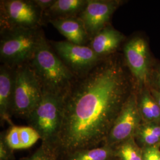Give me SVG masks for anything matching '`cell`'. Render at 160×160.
<instances>
[{
  "label": "cell",
  "mask_w": 160,
  "mask_h": 160,
  "mask_svg": "<svg viewBox=\"0 0 160 160\" xmlns=\"http://www.w3.org/2000/svg\"><path fill=\"white\" fill-rule=\"evenodd\" d=\"M1 138L12 150L29 148L40 139L39 134L30 126H17L13 124L4 133Z\"/></svg>",
  "instance_id": "13"
},
{
  "label": "cell",
  "mask_w": 160,
  "mask_h": 160,
  "mask_svg": "<svg viewBox=\"0 0 160 160\" xmlns=\"http://www.w3.org/2000/svg\"><path fill=\"white\" fill-rule=\"evenodd\" d=\"M22 160H58V157L54 149L42 143L32 154Z\"/></svg>",
  "instance_id": "20"
},
{
  "label": "cell",
  "mask_w": 160,
  "mask_h": 160,
  "mask_svg": "<svg viewBox=\"0 0 160 160\" xmlns=\"http://www.w3.org/2000/svg\"><path fill=\"white\" fill-rule=\"evenodd\" d=\"M45 36L41 28L0 31L1 64L14 68L28 64Z\"/></svg>",
  "instance_id": "3"
},
{
  "label": "cell",
  "mask_w": 160,
  "mask_h": 160,
  "mask_svg": "<svg viewBox=\"0 0 160 160\" xmlns=\"http://www.w3.org/2000/svg\"><path fill=\"white\" fill-rule=\"evenodd\" d=\"M143 160H160V145L142 148Z\"/></svg>",
  "instance_id": "22"
},
{
  "label": "cell",
  "mask_w": 160,
  "mask_h": 160,
  "mask_svg": "<svg viewBox=\"0 0 160 160\" xmlns=\"http://www.w3.org/2000/svg\"><path fill=\"white\" fill-rule=\"evenodd\" d=\"M147 86L160 91V61L155 59L150 74Z\"/></svg>",
  "instance_id": "21"
},
{
  "label": "cell",
  "mask_w": 160,
  "mask_h": 160,
  "mask_svg": "<svg viewBox=\"0 0 160 160\" xmlns=\"http://www.w3.org/2000/svg\"><path fill=\"white\" fill-rule=\"evenodd\" d=\"M14 151L10 148L3 140L0 139V160H13L14 159Z\"/></svg>",
  "instance_id": "23"
},
{
  "label": "cell",
  "mask_w": 160,
  "mask_h": 160,
  "mask_svg": "<svg viewBox=\"0 0 160 160\" xmlns=\"http://www.w3.org/2000/svg\"><path fill=\"white\" fill-rule=\"evenodd\" d=\"M116 160L114 148L101 145L90 149L75 151L65 155L58 160Z\"/></svg>",
  "instance_id": "17"
},
{
  "label": "cell",
  "mask_w": 160,
  "mask_h": 160,
  "mask_svg": "<svg viewBox=\"0 0 160 160\" xmlns=\"http://www.w3.org/2000/svg\"><path fill=\"white\" fill-rule=\"evenodd\" d=\"M55 0H33V2L36 4L43 12L49 9Z\"/></svg>",
  "instance_id": "24"
},
{
  "label": "cell",
  "mask_w": 160,
  "mask_h": 160,
  "mask_svg": "<svg viewBox=\"0 0 160 160\" xmlns=\"http://www.w3.org/2000/svg\"><path fill=\"white\" fill-rule=\"evenodd\" d=\"M28 64L39 82L43 94L63 96L77 78L58 57L45 36Z\"/></svg>",
  "instance_id": "2"
},
{
  "label": "cell",
  "mask_w": 160,
  "mask_h": 160,
  "mask_svg": "<svg viewBox=\"0 0 160 160\" xmlns=\"http://www.w3.org/2000/svg\"><path fill=\"white\" fill-rule=\"evenodd\" d=\"M142 123L137 104V90L133 92L124 104L103 145L113 148L134 137Z\"/></svg>",
  "instance_id": "9"
},
{
  "label": "cell",
  "mask_w": 160,
  "mask_h": 160,
  "mask_svg": "<svg viewBox=\"0 0 160 160\" xmlns=\"http://www.w3.org/2000/svg\"><path fill=\"white\" fill-rule=\"evenodd\" d=\"M150 92L151 93V94L152 95V96L155 100V101L157 102V103L158 104L159 108L160 109V90H157L156 89H154L153 88H151L148 87Z\"/></svg>",
  "instance_id": "25"
},
{
  "label": "cell",
  "mask_w": 160,
  "mask_h": 160,
  "mask_svg": "<svg viewBox=\"0 0 160 160\" xmlns=\"http://www.w3.org/2000/svg\"><path fill=\"white\" fill-rule=\"evenodd\" d=\"M43 14L33 0H1L0 31L41 28Z\"/></svg>",
  "instance_id": "7"
},
{
  "label": "cell",
  "mask_w": 160,
  "mask_h": 160,
  "mask_svg": "<svg viewBox=\"0 0 160 160\" xmlns=\"http://www.w3.org/2000/svg\"><path fill=\"white\" fill-rule=\"evenodd\" d=\"M137 90L118 52L77 77L63 97L62 122L55 150L58 159L75 151L103 145L128 99Z\"/></svg>",
  "instance_id": "1"
},
{
  "label": "cell",
  "mask_w": 160,
  "mask_h": 160,
  "mask_svg": "<svg viewBox=\"0 0 160 160\" xmlns=\"http://www.w3.org/2000/svg\"><path fill=\"white\" fill-rule=\"evenodd\" d=\"M63 97L43 94L39 103L26 119L29 126L39 134L42 143L54 150L62 125Z\"/></svg>",
  "instance_id": "4"
},
{
  "label": "cell",
  "mask_w": 160,
  "mask_h": 160,
  "mask_svg": "<svg viewBox=\"0 0 160 160\" xmlns=\"http://www.w3.org/2000/svg\"><path fill=\"white\" fill-rule=\"evenodd\" d=\"M138 108L142 122L160 125V109L148 86L137 90Z\"/></svg>",
  "instance_id": "16"
},
{
  "label": "cell",
  "mask_w": 160,
  "mask_h": 160,
  "mask_svg": "<svg viewBox=\"0 0 160 160\" xmlns=\"http://www.w3.org/2000/svg\"><path fill=\"white\" fill-rule=\"evenodd\" d=\"M49 42L58 57L77 78L88 73L102 59L88 45H77L67 40Z\"/></svg>",
  "instance_id": "8"
},
{
  "label": "cell",
  "mask_w": 160,
  "mask_h": 160,
  "mask_svg": "<svg viewBox=\"0 0 160 160\" xmlns=\"http://www.w3.org/2000/svg\"><path fill=\"white\" fill-rule=\"evenodd\" d=\"M123 0H87L86 7L78 16L91 39L102 29L110 24V20Z\"/></svg>",
  "instance_id": "10"
},
{
  "label": "cell",
  "mask_w": 160,
  "mask_h": 160,
  "mask_svg": "<svg viewBox=\"0 0 160 160\" xmlns=\"http://www.w3.org/2000/svg\"><path fill=\"white\" fill-rule=\"evenodd\" d=\"M127 37L110 24L96 34L88 46L100 59L109 57L122 49Z\"/></svg>",
  "instance_id": "11"
},
{
  "label": "cell",
  "mask_w": 160,
  "mask_h": 160,
  "mask_svg": "<svg viewBox=\"0 0 160 160\" xmlns=\"http://www.w3.org/2000/svg\"><path fill=\"white\" fill-rule=\"evenodd\" d=\"M49 23L71 43L88 45L91 40L84 23L78 17L53 20Z\"/></svg>",
  "instance_id": "14"
},
{
  "label": "cell",
  "mask_w": 160,
  "mask_h": 160,
  "mask_svg": "<svg viewBox=\"0 0 160 160\" xmlns=\"http://www.w3.org/2000/svg\"><path fill=\"white\" fill-rule=\"evenodd\" d=\"M87 2V0H55L43 14V25L51 20L78 17Z\"/></svg>",
  "instance_id": "15"
},
{
  "label": "cell",
  "mask_w": 160,
  "mask_h": 160,
  "mask_svg": "<svg viewBox=\"0 0 160 160\" xmlns=\"http://www.w3.org/2000/svg\"><path fill=\"white\" fill-rule=\"evenodd\" d=\"M134 138L142 148L160 145V125L143 122L138 128Z\"/></svg>",
  "instance_id": "18"
},
{
  "label": "cell",
  "mask_w": 160,
  "mask_h": 160,
  "mask_svg": "<svg viewBox=\"0 0 160 160\" xmlns=\"http://www.w3.org/2000/svg\"><path fill=\"white\" fill-rule=\"evenodd\" d=\"M122 51L126 66L136 82L137 90L147 86L155 58L145 36L135 33L127 38Z\"/></svg>",
  "instance_id": "6"
},
{
  "label": "cell",
  "mask_w": 160,
  "mask_h": 160,
  "mask_svg": "<svg viewBox=\"0 0 160 160\" xmlns=\"http://www.w3.org/2000/svg\"><path fill=\"white\" fill-rule=\"evenodd\" d=\"M43 96L39 82L29 64L16 68L12 116L27 119Z\"/></svg>",
  "instance_id": "5"
},
{
  "label": "cell",
  "mask_w": 160,
  "mask_h": 160,
  "mask_svg": "<svg viewBox=\"0 0 160 160\" xmlns=\"http://www.w3.org/2000/svg\"><path fill=\"white\" fill-rule=\"evenodd\" d=\"M116 160H143L142 148L131 138L114 147Z\"/></svg>",
  "instance_id": "19"
},
{
  "label": "cell",
  "mask_w": 160,
  "mask_h": 160,
  "mask_svg": "<svg viewBox=\"0 0 160 160\" xmlns=\"http://www.w3.org/2000/svg\"><path fill=\"white\" fill-rule=\"evenodd\" d=\"M16 68L0 65V117L1 121L12 125L10 118L15 84Z\"/></svg>",
  "instance_id": "12"
}]
</instances>
